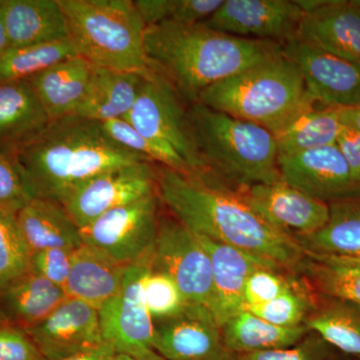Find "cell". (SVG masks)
<instances>
[{
	"instance_id": "681fc988",
	"label": "cell",
	"mask_w": 360,
	"mask_h": 360,
	"mask_svg": "<svg viewBox=\"0 0 360 360\" xmlns=\"http://www.w3.org/2000/svg\"><path fill=\"white\" fill-rule=\"evenodd\" d=\"M210 360H243L238 354L229 352L226 348L224 347L221 350L212 356Z\"/></svg>"
},
{
	"instance_id": "ac0fdd59",
	"label": "cell",
	"mask_w": 360,
	"mask_h": 360,
	"mask_svg": "<svg viewBox=\"0 0 360 360\" xmlns=\"http://www.w3.org/2000/svg\"><path fill=\"white\" fill-rule=\"evenodd\" d=\"M198 238L212 262V312L221 328L231 317L243 310V291L250 274L260 267H274L238 248L203 236Z\"/></svg>"
},
{
	"instance_id": "7dc6e473",
	"label": "cell",
	"mask_w": 360,
	"mask_h": 360,
	"mask_svg": "<svg viewBox=\"0 0 360 360\" xmlns=\"http://www.w3.org/2000/svg\"><path fill=\"white\" fill-rule=\"evenodd\" d=\"M312 259L317 262H333V264L357 265L360 266V257H324V255H312Z\"/></svg>"
},
{
	"instance_id": "2e32d148",
	"label": "cell",
	"mask_w": 360,
	"mask_h": 360,
	"mask_svg": "<svg viewBox=\"0 0 360 360\" xmlns=\"http://www.w3.org/2000/svg\"><path fill=\"white\" fill-rule=\"evenodd\" d=\"M26 333L45 360L65 359L104 342L98 310L68 296L41 323Z\"/></svg>"
},
{
	"instance_id": "b9f144b4",
	"label": "cell",
	"mask_w": 360,
	"mask_h": 360,
	"mask_svg": "<svg viewBox=\"0 0 360 360\" xmlns=\"http://www.w3.org/2000/svg\"><path fill=\"white\" fill-rule=\"evenodd\" d=\"M224 0H174L169 21L184 25L205 22L217 13Z\"/></svg>"
},
{
	"instance_id": "ffe728a7",
	"label": "cell",
	"mask_w": 360,
	"mask_h": 360,
	"mask_svg": "<svg viewBox=\"0 0 360 360\" xmlns=\"http://www.w3.org/2000/svg\"><path fill=\"white\" fill-rule=\"evenodd\" d=\"M51 122L28 80L0 82V153L13 160Z\"/></svg>"
},
{
	"instance_id": "f546056e",
	"label": "cell",
	"mask_w": 360,
	"mask_h": 360,
	"mask_svg": "<svg viewBox=\"0 0 360 360\" xmlns=\"http://www.w3.org/2000/svg\"><path fill=\"white\" fill-rule=\"evenodd\" d=\"M322 340L345 354L360 356V307L333 300L315 309L305 322Z\"/></svg>"
},
{
	"instance_id": "9c48e42d",
	"label": "cell",
	"mask_w": 360,
	"mask_h": 360,
	"mask_svg": "<svg viewBox=\"0 0 360 360\" xmlns=\"http://www.w3.org/2000/svg\"><path fill=\"white\" fill-rule=\"evenodd\" d=\"M150 267L172 277L188 304L205 307L212 312L210 258L198 236L179 220H160L150 255Z\"/></svg>"
},
{
	"instance_id": "8d00e7d4",
	"label": "cell",
	"mask_w": 360,
	"mask_h": 360,
	"mask_svg": "<svg viewBox=\"0 0 360 360\" xmlns=\"http://www.w3.org/2000/svg\"><path fill=\"white\" fill-rule=\"evenodd\" d=\"M296 283L281 274V270L260 267L246 281L243 291V309L274 300Z\"/></svg>"
},
{
	"instance_id": "c3c4849f",
	"label": "cell",
	"mask_w": 360,
	"mask_h": 360,
	"mask_svg": "<svg viewBox=\"0 0 360 360\" xmlns=\"http://www.w3.org/2000/svg\"><path fill=\"white\" fill-rule=\"evenodd\" d=\"M9 49H11V42H9L8 35H7L4 20H2L1 15H0V58H1Z\"/></svg>"
},
{
	"instance_id": "8992f818",
	"label": "cell",
	"mask_w": 360,
	"mask_h": 360,
	"mask_svg": "<svg viewBox=\"0 0 360 360\" xmlns=\"http://www.w3.org/2000/svg\"><path fill=\"white\" fill-rule=\"evenodd\" d=\"M68 39L77 56L110 70L153 71L146 49V26L130 0H59Z\"/></svg>"
},
{
	"instance_id": "52a82bcc",
	"label": "cell",
	"mask_w": 360,
	"mask_h": 360,
	"mask_svg": "<svg viewBox=\"0 0 360 360\" xmlns=\"http://www.w3.org/2000/svg\"><path fill=\"white\" fill-rule=\"evenodd\" d=\"M181 101L174 87L153 70L144 78L134 108L124 120L144 136L174 149L194 176L203 177L205 165L198 151L188 110Z\"/></svg>"
},
{
	"instance_id": "603a6c76",
	"label": "cell",
	"mask_w": 360,
	"mask_h": 360,
	"mask_svg": "<svg viewBox=\"0 0 360 360\" xmlns=\"http://www.w3.org/2000/svg\"><path fill=\"white\" fill-rule=\"evenodd\" d=\"M11 49L68 39L59 0H0Z\"/></svg>"
},
{
	"instance_id": "d4e9b609",
	"label": "cell",
	"mask_w": 360,
	"mask_h": 360,
	"mask_svg": "<svg viewBox=\"0 0 360 360\" xmlns=\"http://www.w3.org/2000/svg\"><path fill=\"white\" fill-rule=\"evenodd\" d=\"M18 226L30 252L84 245L80 229L56 201L33 198L16 213Z\"/></svg>"
},
{
	"instance_id": "f6af8a7d",
	"label": "cell",
	"mask_w": 360,
	"mask_h": 360,
	"mask_svg": "<svg viewBox=\"0 0 360 360\" xmlns=\"http://www.w3.org/2000/svg\"><path fill=\"white\" fill-rule=\"evenodd\" d=\"M116 354L112 345L104 341L96 347L58 360H115Z\"/></svg>"
},
{
	"instance_id": "d6a6232c",
	"label": "cell",
	"mask_w": 360,
	"mask_h": 360,
	"mask_svg": "<svg viewBox=\"0 0 360 360\" xmlns=\"http://www.w3.org/2000/svg\"><path fill=\"white\" fill-rule=\"evenodd\" d=\"M245 310L257 315L264 321L281 328H297L305 326L314 314L315 303L309 290L296 281L290 288L274 300Z\"/></svg>"
},
{
	"instance_id": "ee69618b",
	"label": "cell",
	"mask_w": 360,
	"mask_h": 360,
	"mask_svg": "<svg viewBox=\"0 0 360 360\" xmlns=\"http://www.w3.org/2000/svg\"><path fill=\"white\" fill-rule=\"evenodd\" d=\"M338 148L345 155L354 179L360 186V131L345 127L338 137Z\"/></svg>"
},
{
	"instance_id": "d6986e66",
	"label": "cell",
	"mask_w": 360,
	"mask_h": 360,
	"mask_svg": "<svg viewBox=\"0 0 360 360\" xmlns=\"http://www.w3.org/2000/svg\"><path fill=\"white\" fill-rule=\"evenodd\" d=\"M297 39L360 65V13L352 0H321L304 13Z\"/></svg>"
},
{
	"instance_id": "f5cc1de1",
	"label": "cell",
	"mask_w": 360,
	"mask_h": 360,
	"mask_svg": "<svg viewBox=\"0 0 360 360\" xmlns=\"http://www.w3.org/2000/svg\"><path fill=\"white\" fill-rule=\"evenodd\" d=\"M352 4H354L355 8H356L360 13V0H352Z\"/></svg>"
},
{
	"instance_id": "ab89813d",
	"label": "cell",
	"mask_w": 360,
	"mask_h": 360,
	"mask_svg": "<svg viewBox=\"0 0 360 360\" xmlns=\"http://www.w3.org/2000/svg\"><path fill=\"white\" fill-rule=\"evenodd\" d=\"M324 343L319 336H311L292 347L238 355L243 360H323Z\"/></svg>"
},
{
	"instance_id": "cb8c5ba5",
	"label": "cell",
	"mask_w": 360,
	"mask_h": 360,
	"mask_svg": "<svg viewBox=\"0 0 360 360\" xmlns=\"http://www.w3.org/2000/svg\"><path fill=\"white\" fill-rule=\"evenodd\" d=\"M127 267L103 251L82 245L73 255L66 295L98 310L120 291Z\"/></svg>"
},
{
	"instance_id": "7c38bea8",
	"label": "cell",
	"mask_w": 360,
	"mask_h": 360,
	"mask_svg": "<svg viewBox=\"0 0 360 360\" xmlns=\"http://www.w3.org/2000/svg\"><path fill=\"white\" fill-rule=\"evenodd\" d=\"M303 16L296 0H224L203 25L240 39L284 45L297 39Z\"/></svg>"
},
{
	"instance_id": "1f68e13d",
	"label": "cell",
	"mask_w": 360,
	"mask_h": 360,
	"mask_svg": "<svg viewBox=\"0 0 360 360\" xmlns=\"http://www.w3.org/2000/svg\"><path fill=\"white\" fill-rule=\"evenodd\" d=\"M101 124L106 134L116 143L131 153L142 156L149 162L161 163L162 167L175 170L180 174L193 175L186 161L182 160L174 149L144 136L124 118L108 120L101 122Z\"/></svg>"
},
{
	"instance_id": "60d3db41",
	"label": "cell",
	"mask_w": 360,
	"mask_h": 360,
	"mask_svg": "<svg viewBox=\"0 0 360 360\" xmlns=\"http://www.w3.org/2000/svg\"><path fill=\"white\" fill-rule=\"evenodd\" d=\"M0 360H45L25 330L0 326Z\"/></svg>"
},
{
	"instance_id": "f907efd6",
	"label": "cell",
	"mask_w": 360,
	"mask_h": 360,
	"mask_svg": "<svg viewBox=\"0 0 360 360\" xmlns=\"http://www.w3.org/2000/svg\"><path fill=\"white\" fill-rule=\"evenodd\" d=\"M136 360H167L161 357L160 355L156 354V352L151 350V352H148V354L142 355V356L139 357Z\"/></svg>"
},
{
	"instance_id": "4dcf8cb0",
	"label": "cell",
	"mask_w": 360,
	"mask_h": 360,
	"mask_svg": "<svg viewBox=\"0 0 360 360\" xmlns=\"http://www.w3.org/2000/svg\"><path fill=\"white\" fill-rule=\"evenodd\" d=\"M75 56L70 39L9 49L0 58V82L28 80Z\"/></svg>"
},
{
	"instance_id": "4316f807",
	"label": "cell",
	"mask_w": 360,
	"mask_h": 360,
	"mask_svg": "<svg viewBox=\"0 0 360 360\" xmlns=\"http://www.w3.org/2000/svg\"><path fill=\"white\" fill-rule=\"evenodd\" d=\"M328 222L319 231L295 236L307 255H360V194L328 203Z\"/></svg>"
},
{
	"instance_id": "d590c367",
	"label": "cell",
	"mask_w": 360,
	"mask_h": 360,
	"mask_svg": "<svg viewBox=\"0 0 360 360\" xmlns=\"http://www.w3.org/2000/svg\"><path fill=\"white\" fill-rule=\"evenodd\" d=\"M142 290L146 307L155 322L179 316L191 305L172 277L151 267L142 281Z\"/></svg>"
},
{
	"instance_id": "3957f363",
	"label": "cell",
	"mask_w": 360,
	"mask_h": 360,
	"mask_svg": "<svg viewBox=\"0 0 360 360\" xmlns=\"http://www.w3.org/2000/svg\"><path fill=\"white\" fill-rule=\"evenodd\" d=\"M13 160L33 198L60 205L78 186L97 175L148 161L116 143L101 123L75 115L51 120Z\"/></svg>"
},
{
	"instance_id": "6da1fadb",
	"label": "cell",
	"mask_w": 360,
	"mask_h": 360,
	"mask_svg": "<svg viewBox=\"0 0 360 360\" xmlns=\"http://www.w3.org/2000/svg\"><path fill=\"white\" fill-rule=\"evenodd\" d=\"M158 198L196 236L238 248L276 269H295L304 251L290 234L265 222L239 191L210 179L158 170Z\"/></svg>"
},
{
	"instance_id": "e575fe53",
	"label": "cell",
	"mask_w": 360,
	"mask_h": 360,
	"mask_svg": "<svg viewBox=\"0 0 360 360\" xmlns=\"http://www.w3.org/2000/svg\"><path fill=\"white\" fill-rule=\"evenodd\" d=\"M30 258L16 213L0 210V288L27 272Z\"/></svg>"
},
{
	"instance_id": "44dd1931",
	"label": "cell",
	"mask_w": 360,
	"mask_h": 360,
	"mask_svg": "<svg viewBox=\"0 0 360 360\" xmlns=\"http://www.w3.org/2000/svg\"><path fill=\"white\" fill-rule=\"evenodd\" d=\"M66 297L65 290L28 270L0 288V326L33 328Z\"/></svg>"
},
{
	"instance_id": "5b68a950",
	"label": "cell",
	"mask_w": 360,
	"mask_h": 360,
	"mask_svg": "<svg viewBox=\"0 0 360 360\" xmlns=\"http://www.w3.org/2000/svg\"><path fill=\"white\" fill-rule=\"evenodd\" d=\"M206 175H219L241 188L279 181L276 135L252 122L200 103L188 110Z\"/></svg>"
},
{
	"instance_id": "e0dca14e",
	"label": "cell",
	"mask_w": 360,
	"mask_h": 360,
	"mask_svg": "<svg viewBox=\"0 0 360 360\" xmlns=\"http://www.w3.org/2000/svg\"><path fill=\"white\" fill-rule=\"evenodd\" d=\"M224 347L210 310L189 305L184 314L155 322L153 350L167 360H210Z\"/></svg>"
},
{
	"instance_id": "9a60e30c",
	"label": "cell",
	"mask_w": 360,
	"mask_h": 360,
	"mask_svg": "<svg viewBox=\"0 0 360 360\" xmlns=\"http://www.w3.org/2000/svg\"><path fill=\"white\" fill-rule=\"evenodd\" d=\"M239 193L265 222L293 238L314 233L328 220V203L283 180L245 187Z\"/></svg>"
},
{
	"instance_id": "f1b7e54d",
	"label": "cell",
	"mask_w": 360,
	"mask_h": 360,
	"mask_svg": "<svg viewBox=\"0 0 360 360\" xmlns=\"http://www.w3.org/2000/svg\"><path fill=\"white\" fill-rule=\"evenodd\" d=\"M343 129L340 110L315 104L276 135L279 156L333 146Z\"/></svg>"
},
{
	"instance_id": "7402d4cb",
	"label": "cell",
	"mask_w": 360,
	"mask_h": 360,
	"mask_svg": "<svg viewBox=\"0 0 360 360\" xmlns=\"http://www.w3.org/2000/svg\"><path fill=\"white\" fill-rule=\"evenodd\" d=\"M148 75L92 65L84 96L73 115L99 123L124 118Z\"/></svg>"
},
{
	"instance_id": "4fadbf2b",
	"label": "cell",
	"mask_w": 360,
	"mask_h": 360,
	"mask_svg": "<svg viewBox=\"0 0 360 360\" xmlns=\"http://www.w3.org/2000/svg\"><path fill=\"white\" fill-rule=\"evenodd\" d=\"M283 52L317 103L336 110L359 108L360 65L298 39L284 44Z\"/></svg>"
},
{
	"instance_id": "7a4b0ae2",
	"label": "cell",
	"mask_w": 360,
	"mask_h": 360,
	"mask_svg": "<svg viewBox=\"0 0 360 360\" xmlns=\"http://www.w3.org/2000/svg\"><path fill=\"white\" fill-rule=\"evenodd\" d=\"M144 49L151 68L193 104L208 87L274 58L283 45L167 21L146 28Z\"/></svg>"
},
{
	"instance_id": "836d02e7",
	"label": "cell",
	"mask_w": 360,
	"mask_h": 360,
	"mask_svg": "<svg viewBox=\"0 0 360 360\" xmlns=\"http://www.w3.org/2000/svg\"><path fill=\"white\" fill-rule=\"evenodd\" d=\"M310 260L307 271L323 295L360 307V266Z\"/></svg>"
},
{
	"instance_id": "30bf717a",
	"label": "cell",
	"mask_w": 360,
	"mask_h": 360,
	"mask_svg": "<svg viewBox=\"0 0 360 360\" xmlns=\"http://www.w3.org/2000/svg\"><path fill=\"white\" fill-rule=\"evenodd\" d=\"M150 255L129 265L120 291L98 309L103 340L112 345L116 354L135 359L153 350L155 336V321L142 290V281L150 269Z\"/></svg>"
},
{
	"instance_id": "db71d44e",
	"label": "cell",
	"mask_w": 360,
	"mask_h": 360,
	"mask_svg": "<svg viewBox=\"0 0 360 360\" xmlns=\"http://www.w3.org/2000/svg\"><path fill=\"white\" fill-rule=\"evenodd\" d=\"M359 257H360V255H359Z\"/></svg>"
},
{
	"instance_id": "74e56055",
	"label": "cell",
	"mask_w": 360,
	"mask_h": 360,
	"mask_svg": "<svg viewBox=\"0 0 360 360\" xmlns=\"http://www.w3.org/2000/svg\"><path fill=\"white\" fill-rule=\"evenodd\" d=\"M32 200L33 196L14 161L0 153V210L18 213Z\"/></svg>"
},
{
	"instance_id": "277c9868",
	"label": "cell",
	"mask_w": 360,
	"mask_h": 360,
	"mask_svg": "<svg viewBox=\"0 0 360 360\" xmlns=\"http://www.w3.org/2000/svg\"><path fill=\"white\" fill-rule=\"evenodd\" d=\"M198 103L255 123L274 135L319 104L283 49L274 58L208 87Z\"/></svg>"
},
{
	"instance_id": "83f0119b",
	"label": "cell",
	"mask_w": 360,
	"mask_h": 360,
	"mask_svg": "<svg viewBox=\"0 0 360 360\" xmlns=\"http://www.w3.org/2000/svg\"><path fill=\"white\" fill-rule=\"evenodd\" d=\"M307 326L281 328L241 310L221 326L224 347L243 355L297 345L309 333Z\"/></svg>"
},
{
	"instance_id": "484cf974",
	"label": "cell",
	"mask_w": 360,
	"mask_h": 360,
	"mask_svg": "<svg viewBox=\"0 0 360 360\" xmlns=\"http://www.w3.org/2000/svg\"><path fill=\"white\" fill-rule=\"evenodd\" d=\"M91 70L89 60L75 56L28 79L51 120L75 115Z\"/></svg>"
},
{
	"instance_id": "ba28073f",
	"label": "cell",
	"mask_w": 360,
	"mask_h": 360,
	"mask_svg": "<svg viewBox=\"0 0 360 360\" xmlns=\"http://www.w3.org/2000/svg\"><path fill=\"white\" fill-rule=\"evenodd\" d=\"M158 205L156 191L104 213L80 229L84 245L125 265L143 259L153 251L158 236Z\"/></svg>"
},
{
	"instance_id": "bcb514c9",
	"label": "cell",
	"mask_w": 360,
	"mask_h": 360,
	"mask_svg": "<svg viewBox=\"0 0 360 360\" xmlns=\"http://www.w3.org/2000/svg\"><path fill=\"white\" fill-rule=\"evenodd\" d=\"M341 120L345 127L360 131V106L350 110H340Z\"/></svg>"
},
{
	"instance_id": "816d5d0a",
	"label": "cell",
	"mask_w": 360,
	"mask_h": 360,
	"mask_svg": "<svg viewBox=\"0 0 360 360\" xmlns=\"http://www.w3.org/2000/svg\"><path fill=\"white\" fill-rule=\"evenodd\" d=\"M115 360H136L134 357L125 354H116Z\"/></svg>"
},
{
	"instance_id": "5bb4252c",
	"label": "cell",
	"mask_w": 360,
	"mask_h": 360,
	"mask_svg": "<svg viewBox=\"0 0 360 360\" xmlns=\"http://www.w3.org/2000/svg\"><path fill=\"white\" fill-rule=\"evenodd\" d=\"M281 179L326 203L359 195L354 179L338 144L278 158Z\"/></svg>"
},
{
	"instance_id": "8fae6325",
	"label": "cell",
	"mask_w": 360,
	"mask_h": 360,
	"mask_svg": "<svg viewBox=\"0 0 360 360\" xmlns=\"http://www.w3.org/2000/svg\"><path fill=\"white\" fill-rule=\"evenodd\" d=\"M158 191V170L141 161L115 168L78 186L63 205L79 229L110 210Z\"/></svg>"
},
{
	"instance_id": "f35d334b",
	"label": "cell",
	"mask_w": 360,
	"mask_h": 360,
	"mask_svg": "<svg viewBox=\"0 0 360 360\" xmlns=\"http://www.w3.org/2000/svg\"><path fill=\"white\" fill-rule=\"evenodd\" d=\"M75 250L51 248L32 253L30 270L65 290Z\"/></svg>"
},
{
	"instance_id": "7bdbcfd3",
	"label": "cell",
	"mask_w": 360,
	"mask_h": 360,
	"mask_svg": "<svg viewBox=\"0 0 360 360\" xmlns=\"http://www.w3.org/2000/svg\"><path fill=\"white\" fill-rule=\"evenodd\" d=\"M134 4L146 28L169 21L174 0H135Z\"/></svg>"
}]
</instances>
